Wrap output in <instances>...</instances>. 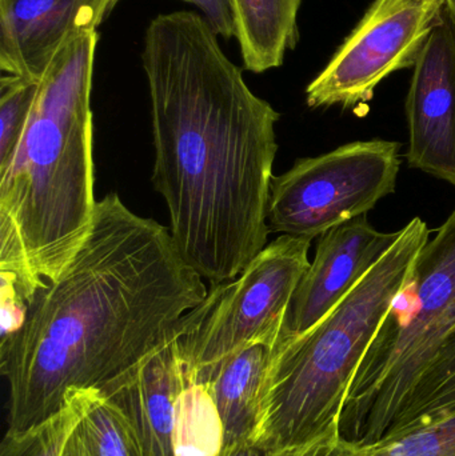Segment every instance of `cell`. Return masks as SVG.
I'll use <instances>...</instances> for the list:
<instances>
[{
    "instance_id": "obj_20",
    "label": "cell",
    "mask_w": 455,
    "mask_h": 456,
    "mask_svg": "<svg viewBox=\"0 0 455 456\" xmlns=\"http://www.w3.org/2000/svg\"><path fill=\"white\" fill-rule=\"evenodd\" d=\"M77 412L69 399L66 406L45 422L23 431L5 433L0 456H59Z\"/></svg>"
},
{
    "instance_id": "obj_17",
    "label": "cell",
    "mask_w": 455,
    "mask_h": 456,
    "mask_svg": "<svg viewBox=\"0 0 455 456\" xmlns=\"http://www.w3.org/2000/svg\"><path fill=\"white\" fill-rule=\"evenodd\" d=\"M223 428L207 387L190 383L176 403L174 456H219Z\"/></svg>"
},
{
    "instance_id": "obj_3",
    "label": "cell",
    "mask_w": 455,
    "mask_h": 456,
    "mask_svg": "<svg viewBox=\"0 0 455 456\" xmlns=\"http://www.w3.org/2000/svg\"><path fill=\"white\" fill-rule=\"evenodd\" d=\"M98 32L71 37L39 83L23 138L0 170L2 297L26 305L93 226V90Z\"/></svg>"
},
{
    "instance_id": "obj_11",
    "label": "cell",
    "mask_w": 455,
    "mask_h": 456,
    "mask_svg": "<svg viewBox=\"0 0 455 456\" xmlns=\"http://www.w3.org/2000/svg\"><path fill=\"white\" fill-rule=\"evenodd\" d=\"M120 0H0L3 74L40 80L77 35L98 32Z\"/></svg>"
},
{
    "instance_id": "obj_16",
    "label": "cell",
    "mask_w": 455,
    "mask_h": 456,
    "mask_svg": "<svg viewBox=\"0 0 455 456\" xmlns=\"http://www.w3.org/2000/svg\"><path fill=\"white\" fill-rule=\"evenodd\" d=\"M451 412H455V332L419 378L389 436L405 433Z\"/></svg>"
},
{
    "instance_id": "obj_12",
    "label": "cell",
    "mask_w": 455,
    "mask_h": 456,
    "mask_svg": "<svg viewBox=\"0 0 455 456\" xmlns=\"http://www.w3.org/2000/svg\"><path fill=\"white\" fill-rule=\"evenodd\" d=\"M192 383L175 340L106 394L122 410L143 456H174L176 403Z\"/></svg>"
},
{
    "instance_id": "obj_2",
    "label": "cell",
    "mask_w": 455,
    "mask_h": 456,
    "mask_svg": "<svg viewBox=\"0 0 455 456\" xmlns=\"http://www.w3.org/2000/svg\"><path fill=\"white\" fill-rule=\"evenodd\" d=\"M154 189L187 265L211 286L267 246L280 112L253 93L203 16L162 13L144 35Z\"/></svg>"
},
{
    "instance_id": "obj_8",
    "label": "cell",
    "mask_w": 455,
    "mask_h": 456,
    "mask_svg": "<svg viewBox=\"0 0 455 456\" xmlns=\"http://www.w3.org/2000/svg\"><path fill=\"white\" fill-rule=\"evenodd\" d=\"M446 0H374L328 66L307 86L310 109L357 110L382 80L416 64Z\"/></svg>"
},
{
    "instance_id": "obj_18",
    "label": "cell",
    "mask_w": 455,
    "mask_h": 456,
    "mask_svg": "<svg viewBox=\"0 0 455 456\" xmlns=\"http://www.w3.org/2000/svg\"><path fill=\"white\" fill-rule=\"evenodd\" d=\"M346 456H455V412L371 446L347 444Z\"/></svg>"
},
{
    "instance_id": "obj_4",
    "label": "cell",
    "mask_w": 455,
    "mask_h": 456,
    "mask_svg": "<svg viewBox=\"0 0 455 456\" xmlns=\"http://www.w3.org/2000/svg\"><path fill=\"white\" fill-rule=\"evenodd\" d=\"M429 235L421 218L411 219L389 251L326 318L302 337L272 347L259 444L280 452L339 433L355 372Z\"/></svg>"
},
{
    "instance_id": "obj_22",
    "label": "cell",
    "mask_w": 455,
    "mask_h": 456,
    "mask_svg": "<svg viewBox=\"0 0 455 456\" xmlns=\"http://www.w3.org/2000/svg\"><path fill=\"white\" fill-rule=\"evenodd\" d=\"M347 444L341 434H331L304 446L274 452V456H346Z\"/></svg>"
},
{
    "instance_id": "obj_5",
    "label": "cell",
    "mask_w": 455,
    "mask_h": 456,
    "mask_svg": "<svg viewBox=\"0 0 455 456\" xmlns=\"http://www.w3.org/2000/svg\"><path fill=\"white\" fill-rule=\"evenodd\" d=\"M455 332V208L417 256L363 356L339 418L350 446L378 444Z\"/></svg>"
},
{
    "instance_id": "obj_6",
    "label": "cell",
    "mask_w": 455,
    "mask_h": 456,
    "mask_svg": "<svg viewBox=\"0 0 455 456\" xmlns=\"http://www.w3.org/2000/svg\"><path fill=\"white\" fill-rule=\"evenodd\" d=\"M312 239L280 235L232 281L211 286L183 316L175 343L187 374L202 385L223 359L253 343L274 347L294 292L310 265Z\"/></svg>"
},
{
    "instance_id": "obj_7",
    "label": "cell",
    "mask_w": 455,
    "mask_h": 456,
    "mask_svg": "<svg viewBox=\"0 0 455 456\" xmlns=\"http://www.w3.org/2000/svg\"><path fill=\"white\" fill-rule=\"evenodd\" d=\"M401 144L385 139L353 142L302 158L274 176L267 206L270 233L314 239L361 216L397 187Z\"/></svg>"
},
{
    "instance_id": "obj_1",
    "label": "cell",
    "mask_w": 455,
    "mask_h": 456,
    "mask_svg": "<svg viewBox=\"0 0 455 456\" xmlns=\"http://www.w3.org/2000/svg\"><path fill=\"white\" fill-rule=\"evenodd\" d=\"M207 292L167 227L118 194L102 198L77 254L2 335L8 430L45 422L71 391L117 387L176 339L182 319Z\"/></svg>"
},
{
    "instance_id": "obj_23",
    "label": "cell",
    "mask_w": 455,
    "mask_h": 456,
    "mask_svg": "<svg viewBox=\"0 0 455 456\" xmlns=\"http://www.w3.org/2000/svg\"><path fill=\"white\" fill-rule=\"evenodd\" d=\"M219 456H274V452L266 449L258 441H243L223 447Z\"/></svg>"
},
{
    "instance_id": "obj_19",
    "label": "cell",
    "mask_w": 455,
    "mask_h": 456,
    "mask_svg": "<svg viewBox=\"0 0 455 456\" xmlns=\"http://www.w3.org/2000/svg\"><path fill=\"white\" fill-rule=\"evenodd\" d=\"M40 80L3 74L0 79V170L12 159L37 101Z\"/></svg>"
},
{
    "instance_id": "obj_10",
    "label": "cell",
    "mask_w": 455,
    "mask_h": 456,
    "mask_svg": "<svg viewBox=\"0 0 455 456\" xmlns=\"http://www.w3.org/2000/svg\"><path fill=\"white\" fill-rule=\"evenodd\" d=\"M400 231L381 232L361 216L320 236L277 343L302 337L329 315L395 243Z\"/></svg>"
},
{
    "instance_id": "obj_14",
    "label": "cell",
    "mask_w": 455,
    "mask_h": 456,
    "mask_svg": "<svg viewBox=\"0 0 455 456\" xmlns=\"http://www.w3.org/2000/svg\"><path fill=\"white\" fill-rule=\"evenodd\" d=\"M243 69H278L298 43L302 0H232Z\"/></svg>"
},
{
    "instance_id": "obj_24",
    "label": "cell",
    "mask_w": 455,
    "mask_h": 456,
    "mask_svg": "<svg viewBox=\"0 0 455 456\" xmlns=\"http://www.w3.org/2000/svg\"><path fill=\"white\" fill-rule=\"evenodd\" d=\"M449 7H451V12H453V16L455 19V0H448Z\"/></svg>"
},
{
    "instance_id": "obj_15",
    "label": "cell",
    "mask_w": 455,
    "mask_h": 456,
    "mask_svg": "<svg viewBox=\"0 0 455 456\" xmlns=\"http://www.w3.org/2000/svg\"><path fill=\"white\" fill-rule=\"evenodd\" d=\"M67 399L77 417L59 456H143L127 418L106 394L77 390Z\"/></svg>"
},
{
    "instance_id": "obj_13",
    "label": "cell",
    "mask_w": 455,
    "mask_h": 456,
    "mask_svg": "<svg viewBox=\"0 0 455 456\" xmlns=\"http://www.w3.org/2000/svg\"><path fill=\"white\" fill-rule=\"evenodd\" d=\"M272 354L269 343L246 346L216 364L202 383L218 410L223 447L258 439Z\"/></svg>"
},
{
    "instance_id": "obj_21",
    "label": "cell",
    "mask_w": 455,
    "mask_h": 456,
    "mask_svg": "<svg viewBox=\"0 0 455 456\" xmlns=\"http://www.w3.org/2000/svg\"><path fill=\"white\" fill-rule=\"evenodd\" d=\"M183 2L199 8L208 26L218 37L230 39L237 35L232 0H183Z\"/></svg>"
},
{
    "instance_id": "obj_9",
    "label": "cell",
    "mask_w": 455,
    "mask_h": 456,
    "mask_svg": "<svg viewBox=\"0 0 455 456\" xmlns=\"http://www.w3.org/2000/svg\"><path fill=\"white\" fill-rule=\"evenodd\" d=\"M405 110L409 166L455 187V19L448 3L414 64Z\"/></svg>"
}]
</instances>
